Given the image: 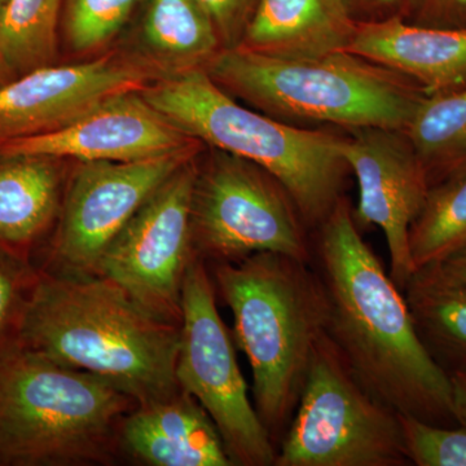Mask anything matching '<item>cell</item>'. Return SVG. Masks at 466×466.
<instances>
[{
    "instance_id": "44dd1931",
    "label": "cell",
    "mask_w": 466,
    "mask_h": 466,
    "mask_svg": "<svg viewBox=\"0 0 466 466\" xmlns=\"http://www.w3.org/2000/svg\"><path fill=\"white\" fill-rule=\"evenodd\" d=\"M404 133L429 186L466 171V87L426 96Z\"/></svg>"
},
{
    "instance_id": "5bb4252c",
    "label": "cell",
    "mask_w": 466,
    "mask_h": 466,
    "mask_svg": "<svg viewBox=\"0 0 466 466\" xmlns=\"http://www.w3.org/2000/svg\"><path fill=\"white\" fill-rule=\"evenodd\" d=\"M202 146L144 99L142 90L103 101L51 133L0 142V156H45L76 162H130L174 155Z\"/></svg>"
},
{
    "instance_id": "e0dca14e",
    "label": "cell",
    "mask_w": 466,
    "mask_h": 466,
    "mask_svg": "<svg viewBox=\"0 0 466 466\" xmlns=\"http://www.w3.org/2000/svg\"><path fill=\"white\" fill-rule=\"evenodd\" d=\"M360 21L350 0H259L238 47L306 60L348 52Z\"/></svg>"
},
{
    "instance_id": "f546056e",
    "label": "cell",
    "mask_w": 466,
    "mask_h": 466,
    "mask_svg": "<svg viewBox=\"0 0 466 466\" xmlns=\"http://www.w3.org/2000/svg\"><path fill=\"white\" fill-rule=\"evenodd\" d=\"M434 265L447 278L466 284V245Z\"/></svg>"
},
{
    "instance_id": "484cf974",
    "label": "cell",
    "mask_w": 466,
    "mask_h": 466,
    "mask_svg": "<svg viewBox=\"0 0 466 466\" xmlns=\"http://www.w3.org/2000/svg\"><path fill=\"white\" fill-rule=\"evenodd\" d=\"M401 424L410 464L466 466V429L440 428L404 416Z\"/></svg>"
},
{
    "instance_id": "1f68e13d",
    "label": "cell",
    "mask_w": 466,
    "mask_h": 466,
    "mask_svg": "<svg viewBox=\"0 0 466 466\" xmlns=\"http://www.w3.org/2000/svg\"><path fill=\"white\" fill-rule=\"evenodd\" d=\"M12 76H15L14 73L0 60V87L8 84L9 81H12Z\"/></svg>"
},
{
    "instance_id": "9c48e42d",
    "label": "cell",
    "mask_w": 466,
    "mask_h": 466,
    "mask_svg": "<svg viewBox=\"0 0 466 466\" xmlns=\"http://www.w3.org/2000/svg\"><path fill=\"white\" fill-rule=\"evenodd\" d=\"M235 348L208 265L195 257L183 284L177 382L213 420L233 466H275L278 450L249 400Z\"/></svg>"
},
{
    "instance_id": "7a4b0ae2",
    "label": "cell",
    "mask_w": 466,
    "mask_h": 466,
    "mask_svg": "<svg viewBox=\"0 0 466 466\" xmlns=\"http://www.w3.org/2000/svg\"><path fill=\"white\" fill-rule=\"evenodd\" d=\"M179 342L180 325L153 317L106 279L41 269L21 350L90 373L144 404L182 389Z\"/></svg>"
},
{
    "instance_id": "52a82bcc",
    "label": "cell",
    "mask_w": 466,
    "mask_h": 466,
    "mask_svg": "<svg viewBox=\"0 0 466 466\" xmlns=\"http://www.w3.org/2000/svg\"><path fill=\"white\" fill-rule=\"evenodd\" d=\"M407 465L401 415L361 388L325 333L275 466Z\"/></svg>"
},
{
    "instance_id": "4316f807",
    "label": "cell",
    "mask_w": 466,
    "mask_h": 466,
    "mask_svg": "<svg viewBox=\"0 0 466 466\" xmlns=\"http://www.w3.org/2000/svg\"><path fill=\"white\" fill-rule=\"evenodd\" d=\"M216 26L222 50L240 46L259 0H198Z\"/></svg>"
},
{
    "instance_id": "4fadbf2b",
    "label": "cell",
    "mask_w": 466,
    "mask_h": 466,
    "mask_svg": "<svg viewBox=\"0 0 466 466\" xmlns=\"http://www.w3.org/2000/svg\"><path fill=\"white\" fill-rule=\"evenodd\" d=\"M159 78L142 58L124 52L38 67L0 87V142L51 133L109 97L143 90Z\"/></svg>"
},
{
    "instance_id": "3957f363",
    "label": "cell",
    "mask_w": 466,
    "mask_h": 466,
    "mask_svg": "<svg viewBox=\"0 0 466 466\" xmlns=\"http://www.w3.org/2000/svg\"><path fill=\"white\" fill-rule=\"evenodd\" d=\"M208 268L231 309L233 341L253 373L254 407L278 450L327 328L323 284L311 263L272 251Z\"/></svg>"
},
{
    "instance_id": "9a60e30c",
    "label": "cell",
    "mask_w": 466,
    "mask_h": 466,
    "mask_svg": "<svg viewBox=\"0 0 466 466\" xmlns=\"http://www.w3.org/2000/svg\"><path fill=\"white\" fill-rule=\"evenodd\" d=\"M122 461L143 466H233L213 420L183 389L137 404L119 431Z\"/></svg>"
},
{
    "instance_id": "277c9868",
    "label": "cell",
    "mask_w": 466,
    "mask_h": 466,
    "mask_svg": "<svg viewBox=\"0 0 466 466\" xmlns=\"http://www.w3.org/2000/svg\"><path fill=\"white\" fill-rule=\"evenodd\" d=\"M142 95L187 137L274 175L309 229L320 226L343 198L350 171L342 153L346 135L302 128L247 108L204 67L162 76L146 86Z\"/></svg>"
},
{
    "instance_id": "ffe728a7",
    "label": "cell",
    "mask_w": 466,
    "mask_h": 466,
    "mask_svg": "<svg viewBox=\"0 0 466 466\" xmlns=\"http://www.w3.org/2000/svg\"><path fill=\"white\" fill-rule=\"evenodd\" d=\"M403 294L417 336L435 363L450 379L466 372V284L429 265L417 269Z\"/></svg>"
},
{
    "instance_id": "f1b7e54d",
    "label": "cell",
    "mask_w": 466,
    "mask_h": 466,
    "mask_svg": "<svg viewBox=\"0 0 466 466\" xmlns=\"http://www.w3.org/2000/svg\"><path fill=\"white\" fill-rule=\"evenodd\" d=\"M404 0H350L355 16L358 20V12H370V15H376V20L385 18L383 14H388V17L400 15L401 5ZM360 21V20H359Z\"/></svg>"
},
{
    "instance_id": "30bf717a",
    "label": "cell",
    "mask_w": 466,
    "mask_h": 466,
    "mask_svg": "<svg viewBox=\"0 0 466 466\" xmlns=\"http://www.w3.org/2000/svg\"><path fill=\"white\" fill-rule=\"evenodd\" d=\"M200 149L130 162H78L38 267L64 278L97 276L116 236L162 183Z\"/></svg>"
},
{
    "instance_id": "d6a6232c",
    "label": "cell",
    "mask_w": 466,
    "mask_h": 466,
    "mask_svg": "<svg viewBox=\"0 0 466 466\" xmlns=\"http://www.w3.org/2000/svg\"><path fill=\"white\" fill-rule=\"evenodd\" d=\"M7 2L8 0H0V17H2L3 11H5Z\"/></svg>"
},
{
    "instance_id": "5b68a950",
    "label": "cell",
    "mask_w": 466,
    "mask_h": 466,
    "mask_svg": "<svg viewBox=\"0 0 466 466\" xmlns=\"http://www.w3.org/2000/svg\"><path fill=\"white\" fill-rule=\"evenodd\" d=\"M204 69L235 99L294 126L404 131L428 96L407 76L351 52L291 60L235 47Z\"/></svg>"
},
{
    "instance_id": "d4e9b609",
    "label": "cell",
    "mask_w": 466,
    "mask_h": 466,
    "mask_svg": "<svg viewBox=\"0 0 466 466\" xmlns=\"http://www.w3.org/2000/svg\"><path fill=\"white\" fill-rule=\"evenodd\" d=\"M41 268L0 250V364L21 351L24 324Z\"/></svg>"
},
{
    "instance_id": "cb8c5ba5",
    "label": "cell",
    "mask_w": 466,
    "mask_h": 466,
    "mask_svg": "<svg viewBox=\"0 0 466 466\" xmlns=\"http://www.w3.org/2000/svg\"><path fill=\"white\" fill-rule=\"evenodd\" d=\"M142 0H63V30L75 52L101 50L122 32Z\"/></svg>"
},
{
    "instance_id": "8fae6325",
    "label": "cell",
    "mask_w": 466,
    "mask_h": 466,
    "mask_svg": "<svg viewBox=\"0 0 466 466\" xmlns=\"http://www.w3.org/2000/svg\"><path fill=\"white\" fill-rule=\"evenodd\" d=\"M198 156L159 186L116 236L97 276L124 290L153 317L182 325V291L195 258L191 235Z\"/></svg>"
},
{
    "instance_id": "2e32d148",
    "label": "cell",
    "mask_w": 466,
    "mask_h": 466,
    "mask_svg": "<svg viewBox=\"0 0 466 466\" xmlns=\"http://www.w3.org/2000/svg\"><path fill=\"white\" fill-rule=\"evenodd\" d=\"M348 52L407 76L428 96L466 87V29L413 25L400 15L360 21Z\"/></svg>"
},
{
    "instance_id": "83f0119b",
    "label": "cell",
    "mask_w": 466,
    "mask_h": 466,
    "mask_svg": "<svg viewBox=\"0 0 466 466\" xmlns=\"http://www.w3.org/2000/svg\"><path fill=\"white\" fill-rule=\"evenodd\" d=\"M400 16L413 25L466 29V0H404Z\"/></svg>"
},
{
    "instance_id": "603a6c76",
    "label": "cell",
    "mask_w": 466,
    "mask_h": 466,
    "mask_svg": "<svg viewBox=\"0 0 466 466\" xmlns=\"http://www.w3.org/2000/svg\"><path fill=\"white\" fill-rule=\"evenodd\" d=\"M63 0H8L0 17V60L15 76L51 66Z\"/></svg>"
},
{
    "instance_id": "ac0fdd59",
    "label": "cell",
    "mask_w": 466,
    "mask_h": 466,
    "mask_svg": "<svg viewBox=\"0 0 466 466\" xmlns=\"http://www.w3.org/2000/svg\"><path fill=\"white\" fill-rule=\"evenodd\" d=\"M67 177L64 159L0 156V250L35 265L56 227Z\"/></svg>"
},
{
    "instance_id": "6da1fadb",
    "label": "cell",
    "mask_w": 466,
    "mask_h": 466,
    "mask_svg": "<svg viewBox=\"0 0 466 466\" xmlns=\"http://www.w3.org/2000/svg\"><path fill=\"white\" fill-rule=\"evenodd\" d=\"M311 265L323 284L325 333L350 372L395 412L458 428L450 376L426 351L403 291L363 240L342 198L315 228Z\"/></svg>"
},
{
    "instance_id": "8992f818",
    "label": "cell",
    "mask_w": 466,
    "mask_h": 466,
    "mask_svg": "<svg viewBox=\"0 0 466 466\" xmlns=\"http://www.w3.org/2000/svg\"><path fill=\"white\" fill-rule=\"evenodd\" d=\"M137 406L104 380L21 351L0 364V466H110Z\"/></svg>"
},
{
    "instance_id": "7402d4cb",
    "label": "cell",
    "mask_w": 466,
    "mask_h": 466,
    "mask_svg": "<svg viewBox=\"0 0 466 466\" xmlns=\"http://www.w3.org/2000/svg\"><path fill=\"white\" fill-rule=\"evenodd\" d=\"M466 245V171L431 186L410 229L415 272Z\"/></svg>"
},
{
    "instance_id": "7c38bea8",
    "label": "cell",
    "mask_w": 466,
    "mask_h": 466,
    "mask_svg": "<svg viewBox=\"0 0 466 466\" xmlns=\"http://www.w3.org/2000/svg\"><path fill=\"white\" fill-rule=\"evenodd\" d=\"M343 157L359 188L352 208L359 229L376 226L390 253V276L403 291L415 274L410 253V229L424 205L428 177L404 131L390 128L350 130Z\"/></svg>"
},
{
    "instance_id": "4dcf8cb0",
    "label": "cell",
    "mask_w": 466,
    "mask_h": 466,
    "mask_svg": "<svg viewBox=\"0 0 466 466\" xmlns=\"http://www.w3.org/2000/svg\"><path fill=\"white\" fill-rule=\"evenodd\" d=\"M452 383L453 412L459 426L466 429V372L451 376Z\"/></svg>"
},
{
    "instance_id": "d6986e66",
    "label": "cell",
    "mask_w": 466,
    "mask_h": 466,
    "mask_svg": "<svg viewBox=\"0 0 466 466\" xmlns=\"http://www.w3.org/2000/svg\"><path fill=\"white\" fill-rule=\"evenodd\" d=\"M134 55L159 76L205 67L222 50L198 0H142Z\"/></svg>"
},
{
    "instance_id": "ba28073f",
    "label": "cell",
    "mask_w": 466,
    "mask_h": 466,
    "mask_svg": "<svg viewBox=\"0 0 466 466\" xmlns=\"http://www.w3.org/2000/svg\"><path fill=\"white\" fill-rule=\"evenodd\" d=\"M191 235L193 254L207 265L262 251L311 263L309 227L283 184L258 165L219 149L198 162Z\"/></svg>"
}]
</instances>
